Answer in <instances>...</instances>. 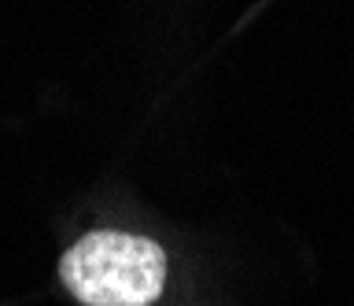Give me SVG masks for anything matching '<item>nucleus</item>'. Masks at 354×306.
<instances>
[{"mask_svg": "<svg viewBox=\"0 0 354 306\" xmlns=\"http://www.w3.org/2000/svg\"><path fill=\"white\" fill-rule=\"evenodd\" d=\"M59 277L85 306H148L166 288V251L148 236L100 229L66 247Z\"/></svg>", "mask_w": 354, "mask_h": 306, "instance_id": "1", "label": "nucleus"}]
</instances>
